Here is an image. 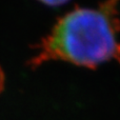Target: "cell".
<instances>
[{
	"label": "cell",
	"mask_w": 120,
	"mask_h": 120,
	"mask_svg": "<svg viewBox=\"0 0 120 120\" xmlns=\"http://www.w3.org/2000/svg\"><path fill=\"white\" fill-rule=\"evenodd\" d=\"M3 85H4V74H3L2 68H0V93L3 90Z\"/></svg>",
	"instance_id": "3957f363"
},
{
	"label": "cell",
	"mask_w": 120,
	"mask_h": 120,
	"mask_svg": "<svg viewBox=\"0 0 120 120\" xmlns=\"http://www.w3.org/2000/svg\"><path fill=\"white\" fill-rule=\"evenodd\" d=\"M119 2L104 0L97 8H75L60 17L34 48L27 65L37 68L56 60L89 68L109 61L120 64Z\"/></svg>",
	"instance_id": "6da1fadb"
},
{
	"label": "cell",
	"mask_w": 120,
	"mask_h": 120,
	"mask_svg": "<svg viewBox=\"0 0 120 120\" xmlns=\"http://www.w3.org/2000/svg\"><path fill=\"white\" fill-rule=\"evenodd\" d=\"M42 3L46 4V5H51V6H58L61 4H64L68 1V0H39Z\"/></svg>",
	"instance_id": "7a4b0ae2"
}]
</instances>
